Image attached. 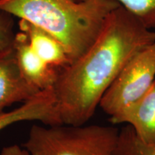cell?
Returning a JSON list of instances; mask_svg holds the SVG:
<instances>
[{"mask_svg": "<svg viewBox=\"0 0 155 155\" xmlns=\"http://www.w3.org/2000/svg\"><path fill=\"white\" fill-rule=\"evenodd\" d=\"M154 40V31L122 6L112 10L90 48L58 71L53 90L62 123L86 124L124 67Z\"/></svg>", "mask_w": 155, "mask_h": 155, "instance_id": "1", "label": "cell"}, {"mask_svg": "<svg viewBox=\"0 0 155 155\" xmlns=\"http://www.w3.org/2000/svg\"><path fill=\"white\" fill-rule=\"evenodd\" d=\"M119 5L114 0H0V10L25 19L58 39L71 64L90 48L108 15Z\"/></svg>", "mask_w": 155, "mask_h": 155, "instance_id": "2", "label": "cell"}, {"mask_svg": "<svg viewBox=\"0 0 155 155\" xmlns=\"http://www.w3.org/2000/svg\"><path fill=\"white\" fill-rule=\"evenodd\" d=\"M114 126L34 124L23 147L30 155H117Z\"/></svg>", "mask_w": 155, "mask_h": 155, "instance_id": "3", "label": "cell"}, {"mask_svg": "<svg viewBox=\"0 0 155 155\" xmlns=\"http://www.w3.org/2000/svg\"><path fill=\"white\" fill-rule=\"evenodd\" d=\"M155 80V40L137 53L121 70L99 103L111 116L139 99Z\"/></svg>", "mask_w": 155, "mask_h": 155, "instance_id": "4", "label": "cell"}, {"mask_svg": "<svg viewBox=\"0 0 155 155\" xmlns=\"http://www.w3.org/2000/svg\"><path fill=\"white\" fill-rule=\"evenodd\" d=\"M112 124L126 123L146 143H155V80L139 99L110 116Z\"/></svg>", "mask_w": 155, "mask_h": 155, "instance_id": "5", "label": "cell"}, {"mask_svg": "<svg viewBox=\"0 0 155 155\" xmlns=\"http://www.w3.org/2000/svg\"><path fill=\"white\" fill-rule=\"evenodd\" d=\"M25 121H40L46 126L63 124L53 88L42 91L18 108L0 114V131Z\"/></svg>", "mask_w": 155, "mask_h": 155, "instance_id": "6", "label": "cell"}, {"mask_svg": "<svg viewBox=\"0 0 155 155\" xmlns=\"http://www.w3.org/2000/svg\"><path fill=\"white\" fill-rule=\"evenodd\" d=\"M14 50L21 74L39 91L53 88L59 70L48 65L35 53L24 32L16 33Z\"/></svg>", "mask_w": 155, "mask_h": 155, "instance_id": "7", "label": "cell"}, {"mask_svg": "<svg viewBox=\"0 0 155 155\" xmlns=\"http://www.w3.org/2000/svg\"><path fill=\"white\" fill-rule=\"evenodd\" d=\"M40 92L21 74L14 48L0 55V114L15 103H25Z\"/></svg>", "mask_w": 155, "mask_h": 155, "instance_id": "8", "label": "cell"}, {"mask_svg": "<svg viewBox=\"0 0 155 155\" xmlns=\"http://www.w3.org/2000/svg\"><path fill=\"white\" fill-rule=\"evenodd\" d=\"M19 27L35 53L48 65L60 70L71 64L64 46L53 35L23 19L19 20Z\"/></svg>", "mask_w": 155, "mask_h": 155, "instance_id": "9", "label": "cell"}, {"mask_svg": "<svg viewBox=\"0 0 155 155\" xmlns=\"http://www.w3.org/2000/svg\"><path fill=\"white\" fill-rule=\"evenodd\" d=\"M117 155H155V143H146L136 134L133 128L127 124L119 130Z\"/></svg>", "mask_w": 155, "mask_h": 155, "instance_id": "10", "label": "cell"}, {"mask_svg": "<svg viewBox=\"0 0 155 155\" xmlns=\"http://www.w3.org/2000/svg\"><path fill=\"white\" fill-rule=\"evenodd\" d=\"M138 18L145 27L155 29V0H114Z\"/></svg>", "mask_w": 155, "mask_h": 155, "instance_id": "11", "label": "cell"}, {"mask_svg": "<svg viewBox=\"0 0 155 155\" xmlns=\"http://www.w3.org/2000/svg\"><path fill=\"white\" fill-rule=\"evenodd\" d=\"M15 36L13 16L0 10V55L13 49Z\"/></svg>", "mask_w": 155, "mask_h": 155, "instance_id": "12", "label": "cell"}, {"mask_svg": "<svg viewBox=\"0 0 155 155\" xmlns=\"http://www.w3.org/2000/svg\"><path fill=\"white\" fill-rule=\"evenodd\" d=\"M0 155H30L28 151L22 150L17 146L9 147L5 148Z\"/></svg>", "mask_w": 155, "mask_h": 155, "instance_id": "13", "label": "cell"}]
</instances>
